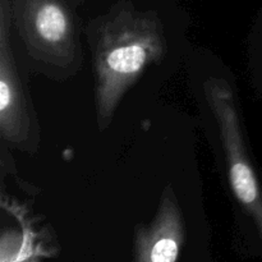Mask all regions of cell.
<instances>
[{"label":"cell","instance_id":"obj_3","mask_svg":"<svg viewBox=\"0 0 262 262\" xmlns=\"http://www.w3.org/2000/svg\"><path fill=\"white\" fill-rule=\"evenodd\" d=\"M205 95L216 122L230 189L262 238V186L248 152L234 91L224 79L211 78L205 83Z\"/></svg>","mask_w":262,"mask_h":262},{"label":"cell","instance_id":"obj_1","mask_svg":"<svg viewBox=\"0 0 262 262\" xmlns=\"http://www.w3.org/2000/svg\"><path fill=\"white\" fill-rule=\"evenodd\" d=\"M86 36L94 55L97 125L104 130L125 92L147 67L163 60L168 41L155 12L137 10L125 2L90 20Z\"/></svg>","mask_w":262,"mask_h":262},{"label":"cell","instance_id":"obj_2","mask_svg":"<svg viewBox=\"0 0 262 262\" xmlns=\"http://www.w3.org/2000/svg\"><path fill=\"white\" fill-rule=\"evenodd\" d=\"M12 20L40 71L64 81L83 64L77 26L63 0H13Z\"/></svg>","mask_w":262,"mask_h":262},{"label":"cell","instance_id":"obj_4","mask_svg":"<svg viewBox=\"0 0 262 262\" xmlns=\"http://www.w3.org/2000/svg\"><path fill=\"white\" fill-rule=\"evenodd\" d=\"M12 3L0 0V135L13 147L35 152L40 130L10 43Z\"/></svg>","mask_w":262,"mask_h":262},{"label":"cell","instance_id":"obj_5","mask_svg":"<svg viewBox=\"0 0 262 262\" xmlns=\"http://www.w3.org/2000/svg\"><path fill=\"white\" fill-rule=\"evenodd\" d=\"M184 242V223L173 189L161 194L150 225H140L136 234V262H177Z\"/></svg>","mask_w":262,"mask_h":262}]
</instances>
